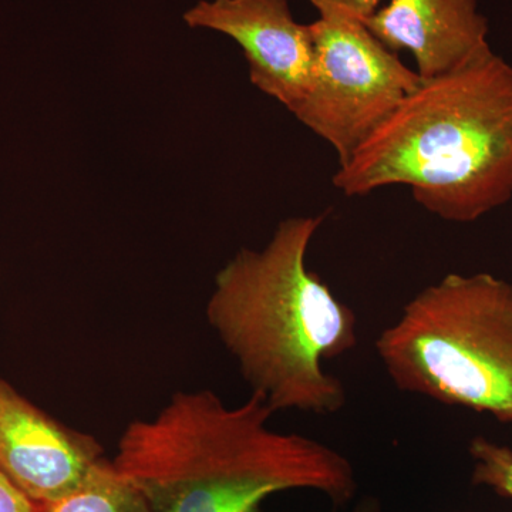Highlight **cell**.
Wrapping results in <instances>:
<instances>
[{
    "mask_svg": "<svg viewBox=\"0 0 512 512\" xmlns=\"http://www.w3.org/2000/svg\"><path fill=\"white\" fill-rule=\"evenodd\" d=\"M39 512H150L140 491L114 467L100 458L73 490L39 504Z\"/></svg>",
    "mask_w": 512,
    "mask_h": 512,
    "instance_id": "obj_9",
    "label": "cell"
},
{
    "mask_svg": "<svg viewBox=\"0 0 512 512\" xmlns=\"http://www.w3.org/2000/svg\"><path fill=\"white\" fill-rule=\"evenodd\" d=\"M375 348L402 392L512 423V282L448 274L403 306Z\"/></svg>",
    "mask_w": 512,
    "mask_h": 512,
    "instance_id": "obj_4",
    "label": "cell"
},
{
    "mask_svg": "<svg viewBox=\"0 0 512 512\" xmlns=\"http://www.w3.org/2000/svg\"><path fill=\"white\" fill-rule=\"evenodd\" d=\"M319 16L343 15L367 22L382 8L383 0H309Z\"/></svg>",
    "mask_w": 512,
    "mask_h": 512,
    "instance_id": "obj_11",
    "label": "cell"
},
{
    "mask_svg": "<svg viewBox=\"0 0 512 512\" xmlns=\"http://www.w3.org/2000/svg\"><path fill=\"white\" fill-rule=\"evenodd\" d=\"M468 453L474 461L471 483L491 488L512 500V450L483 436L471 440Z\"/></svg>",
    "mask_w": 512,
    "mask_h": 512,
    "instance_id": "obj_10",
    "label": "cell"
},
{
    "mask_svg": "<svg viewBox=\"0 0 512 512\" xmlns=\"http://www.w3.org/2000/svg\"><path fill=\"white\" fill-rule=\"evenodd\" d=\"M456 512H464V511H456Z\"/></svg>",
    "mask_w": 512,
    "mask_h": 512,
    "instance_id": "obj_14",
    "label": "cell"
},
{
    "mask_svg": "<svg viewBox=\"0 0 512 512\" xmlns=\"http://www.w3.org/2000/svg\"><path fill=\"white\" fill-rule=\"evenodd\" d=\"M312 87L293 111L345 164L423 79L360 20L319 16L311 23Z\"/></svg>",
    "mask_w": 512,
    "mask_h": 512,
    "instance_id": "obj_5",
    "label": "cell"
},
{
    "mask_svg": "<svg viewBox=\"0 0 512 512\" xmlns=\"http://www.w3.org/2000/svg\"><path fill=\"white\" fill-rule=\"evenodd\" d=\"M325 220L288 218L261 251H238L208 301L212 329L274 412L332 416L348 403L345 384L323 360L356 348V313L306 265Z\"/></svg>",
    "mask_w": 512,
    "mask_h": 512,
    "instance_id": "obj_3",
    "label": "cell"
},
{
    "mask_svg": "<svg viewBox=\"0 0 512 512\" xmlns=\"http://www.w3.org/2000/svg\"><path fill=\"white\" fill-rule=\"evenodd\" d=\"M352 512H383L382 504L375 497L362 498Z\"/></svg>",
    "mask_w": 512,
    "mask_h": 512,
    "instance_id": "obj_13",
    "label": "cell"
},
{
    "mask_svg": "<svg viewBox=\"0 0 512 512\" xmlns=\"http://www.w3.org/2000/svg\"><path fill=\"white\" fill-rule=\"evenodd\" d=\"M274 413L258 393L228 407L210 390L180 392L154 419L128 424L111 461L150 512H262L293 490L349 504L353 464L322 441L272 430Z\"/></svg>",
    "mask_w": 512,
    "mask_h": 512,
    "instance_id": "obj_1",
    "label": "cell"
},
{
    "mask_svg": "<svg viewBox=\"0 0 512 512\" xmlns=\"http://www.w3.org/2000/svg\"><path fill=\"white\" fill-rule=\"evenodd\" d=\"M103 457L94 437L63 426L0 379V471L30 500L73 490Z\"/></svg>",
    "mask_w": 512,
    "mask_h": 512,
    "instance_id": "obj_7",
    "label": "cell"
},
{
    "mask_svg": "<svg viewBox=\"0 0 512 512\" xmlns=\"http://www.w3.org/2000/svg\"><path fill=\"white\" fill-rule=\"evenodd\" d=\"M332 184L346 197L406 185L441 220L470 224L512 200V64L484 53L423 80Z\"/></svg>",
    "mask_w": 512,
    "mask_h": 512,
    "instance_id": "obj_2",
    "label": "cell"
},
{
    "mask_svg": "<svg viewBox=\"0 0 512 512\" xmlns=\"http://www.w3.org/2000/svg\"><path fill=\"white\" fill-rule=\"evenodd\" d=\"M0 512H39V504L16 487L0 471Z\"/></svg>",
    "mask_w": 512,
    "mask_h": 512,
    "instance_id": "obj_12",
    "label": "cell"
},
{
    "mask_svg": "<svg viewBox=\"0 0 512 512\" xmlns=\"http://www.w3.org/2000/svg\"><path fill=\"white\" fill-rule=\"evenodd\" d=\"M185 23L224 33L241 46L249 79L295 111L312 87L311 25L293 19L288 0H202L185 12Z\"/></svg>",
    "mask_w": 512,
    "mask_h": 512,
    "instance_id": "obj_6",
    "label": "cell"
},
{
    "mask_svg": "<svg viewBox=\"0 0 512 512\" xmlns=\"http://www.w3.org/2000/svg\"><path fill=\"white\" fill-rule=\"evenodd\" d=\"M365 25L393 52L409 50L423 80L456 72L491 50L478 0H389Z\"/></svg>",
    "mask_w": 512,
    "mask_h": 512,
    "instance_id": "obj_8",
    "label": "cell"
}]
</instances>
